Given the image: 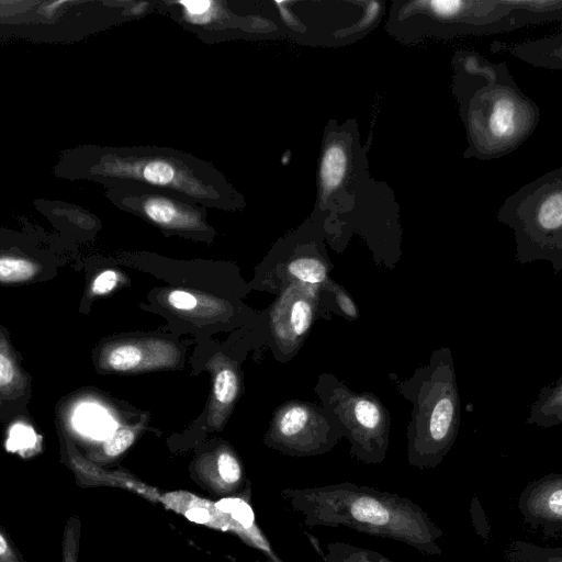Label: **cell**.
Wrapping results in <instances>:
<instances>
[{"mask_svg": "<svg viewBox=\"0 0 562 562\" xmlns=\"http://www.w3.org/2000/svg\"><path fill=\"white\" fill-rule=\"evenodd\" d=\"M311 217L336 235L357 232L374 247H397L400 205L394 190L371 176L356 119L324 127Z\"/></svg>", "mask_w": 562, "mask_h": 562, "instance_id": "6da1fadb", "label": "cell"}, {"mask_svg": "<svg viewBox=\"0 0 562 562\" xmlns=\"http://www.w3.org/2000/svg\"><path fill=\"white\" fill-rule=\"evenodd\" d=\"M450 64L451 91L465 132L463 158H502L532 135L539 106L521 91L506 63L458 49Z\"/></svg>", "mask_w": 562, "mask_h": 562, "instance_id": "7a4b0ae2", "label": "cell"}, {"mask_svg": "<svg viewBox=\"0 0 562 562\" xmlns=\"http://www.w3.org/2000/svg\"><path fill=\"white\" fill-rule=\"evenodd\" d=\"M561 20L562 0H393L385 32L403 45H417Z\"/></svg>", "mask_w": 562, "mask_h": 562, "instance_id": "3957f363", "label": "cell"}, {"mask_svg": "<svg viewBox=\"0 0 562 562\" xmlns=\"http://www.w3.org/2000/svg\"><path fill=\"white\" fill-rule=\"evenodd\" d=\"M301 508L313 526H344L426 555L442 553L441 529L418 504L395 493L345 482L302 492Z\"/></svg>", "mask_w": 562, "mask_h": 562, "instance_id": "277c9868", "label": "cell"}, {"mask_svg": "<svg viewBox=\"0 0 562 562\" xmlns=\"http://www.w3.org/2000/svg\"><path fill=\"white\" fill-rule=\"evenodd\" d=\"M91 170L113 184L172 191L206 209L240 212L247 206L244 194L214 165L176 148L142 145L108 149Z\"/></svg>", "mask_w": 562, "mask_h": 562, "instance_id": "5b68a950", "label": "cell"}, {"mask_svg": "<svg viewBox=\"0 0 562 562\" xmlns=\"http://www.w3.org/2000/svg\"><path fill=\"white\" fill-rule=\"evenodd\" d=\"M514 229L519 254L559 256L562 246V167L524 184L497 211Z\"/></svg>", "mask_w": 562, "mask_h": 562, "instance_id": "8992f818", "label": "cell"}, {"mask_svg": "<svg viewBox=\"0 0 562 562\" xmlns=\"http://www.w3.org/2000/svg\"><path fill=\"white\" fill-rule=\"evenodd\" d=\"M114 194L122 209L164 232L198 237L214 232L207 209L176 192L131 183L117 186Z\"/></svg>", "mask_w": 562, "mask_h": 562, "instance_id": "52a82bcc", "label": "cell"}, {"mask_svg": "<svg viewBox=\"0 0 562 562\" xmlns=\"http://www.w3.org/2000/svg\"><path fill=\"white\" fill-rule=\"evenodd\" d=\"M518 509L524 521L546 537L562 535V474L550 473L521 491Z\"/></svg>", "mask_w": 562, "mask_h": 562, "instance_id": "ba28073f", "label": "cell"}, {"mask_svg": "<svg viewBox=\"0 0 562 562\" xmlns=\"http://www.w3.org/2000/svg\"><path fill=\"white\" fill-rule=\"evenodd\" d=\"M165 342H128L114 347L106 356L108 366L114 371H133L170 364L175 355L154 356V350L160 348Z\"/></svg>", "mask_w": 562, "mask_h": 562, "instance_id": "9c48e42d", "label": "cell"}, {"mask_svg": "<svg viewBox=\"0 0 562 562\" xmlns=\"http://www.w3.org/2000/svg\"><path fill=\"white\" fill-rule=\"evenodd\" d=\"M493 48L496 50H506L520 60L538 68L549 70L562 69V35L546 37L514 45H506L494 42Z\"/></svg>", "mask_w": 562, "mask_h": 562, "instance_id": "30bf717a", "label": "cell"}, {"mask_svg": "<svg viewBox=\"0 0 562 562\" xmlns=\"http://www.w3.org/2000/svg\"><path fill=\"white\" fill-rule=\"evenodd\" d=\"M503 554L507 562H562V548H547L521 540L508 542Z\"/></svg>", "mask_w": 562, "mask_h": 562, "instance_id": "8fae6325", "label": "cell"}, {"mask_svg": "<svg viewBox=\"0 0 562 562\" xmlns=\"http://www.w3.org/2000/svg\"><path fill=\"white\" fill-rule=\"evenodd\" d=\"M326 562H393L380 552L350 543L335 542L327 547Z\"/></svg>", "mask_w": 562, "mask_h": 562, "instance_id": "7c38bea8", "label": "cell"}, {"mask_svg": "<svg viewBox=\"0 0 562 562\" xmlns=\"http://www.w3.org/2000/svg\"><path fill=\"white\" fill-rule=\"evenodd\" d=\"M289 272L310 284L322 283L327 277V268L322 260L316 257H300L288 265Z\"/></svg>", "mask_w": 562, "mask_h": 562, "instance_id": "4fadbf2b", "label": "cell"}, {"mask_svg": "<svg viewBox=\"0 0 562 562\" xmlns=\"http://www.w3.org/2000/svg\"><path fill=\"white\" fill-rule=\"evenodd\" d=\"M37 271L36 266L23 258H0V281L19 282L32 278Z\"/></svg>", "mask_w": 562, "mask_h": 562, "instance_id": "5bb4252c", "label": "cell"}, {"mask_svg": "<svg viewBox=\"0 0 562 562\" xmlns=\"http://www.w3.org/2000/svg\"><path fill=\"white\" fill-rule=\"evenodd\" d=\"M81 522L78 516L67 518L61 541V562H78Z\"/></svg>", "mask_w": 562, "mask_h": 562, "instance_id": "9a60e30c", "label": "cell"}, {"mask_svg": "<svg viewBox=\"0 0 562 562\" xmlns=\"http://www.w3.org/2000/svg\"><path fill=\"white\" fill-rule=\"evenodd\" d=\"M213 391L217 403L221 405L232 404L238 391L235 372L229 368L221 369L214 378Z\"/></svg>", "mask_w": 562, "mask_h": 562, "instance_id": "2e32d148", "label": "cell"}, {"mask_svg": "<svg viewBox=\"0 0 562 562\" xmlns=\"http://www.w3.org/2000/svg\"><path fill=\"white\" fill-rule=\"evenodd\" d=\"M313 319V308L303 297L296 299L290 306L289 328L293 336L300 337L310 328Z\"/></svg>", "mask_w": 562, "mask_h": 562, "instance_id": "e0dca14e", "label": "cell"}, {"mask_svg": "<svg viewBox=\"0 0 562 562\" xmlns=\"http://www.w3.org/2000/svg\"><path fill=\"white\" fill-rule=\"evenodd\" d=\"M139 426L123 427L117 429L102 446V456L115 458L122 454L134 442Z\"/></svg>", "mask_w": 562, "mask_h": 562, "instance_id": "ac0fdd59", "label": "cell"}, {"mask_svg": "<svg viewBox=\"0 0 562 562\" xmlns=\"http://www.w3.org/2000/svg\"><path fill=\"white\" fill-rule=\"evenodd\" d=\"M308 412L302 406L288 408L279 419V430L285 437H293L307 425Z\"/></svg>", "mask_w": 562, "mask_h": 562, "instance_id": "d6986e66", "label": "cell"}, {"mask_svg": "<svg viewBox=\"0 0 562 562\" xmlns=\"http://www.w3.org/2000/svg\"><path fill=\"white\" fill-rule=\"evenodd\" d=\"M216 470L220 479L227 485L238 483L241 470L237 459L229 452L223 451L216 460Z\"/></svg>", "mask_w": 562, "mask_h": 562, "instance_id": "ffe728a7", "label": "cell"}, {"mask_svg": "<svg viewBox=\"0 0 562 562\" xmlns=\"http://www.w3.org/2000/svg\"><path fill=\"white\" fill-rule=\"evenodd\" d=\"M0 562H26L21 551L0 525Z\"/></svg>", "mask_w": 562, "mask_h": 562, "instance_id": "44dd1931", "label": "cell"}, {"mask_svg": "<svg viewBox=\"0 0 562 562\" xmlns=\"http://www.w3.org/2000/svg\"><path fill=\"white\" fill-rule=\"evenodd\" d=\"M470 514L476 533L480 535L485 540H487L490 538L491 528L488 526L486 516L476 496H474L471 502Z\"/></svg>", "mask_w": 562, "mask_h": 562, "instance_id": "7402d4cb", "label": "cell"}, {"mask_svg": "<svg viewBox=\"0 0 562 562\" xmlns=\"http://www.w3.org/2000/svg\"><path fill=\"white\" fill-rule=\"evenodd\" d=\"M168 303L180 311H192L198 305L196 297L183 290H173L168 294Z\"/></svg>", "mask_w": 562, "mask_h": 562, "instance_id": "603a6c76", "label": "cell"}, {"mask_svg": "<svg viewBox=\"0 0 562 562\" xmlns=\"http://www.w3.org/2000/svg\"><path fill=\"white\" fill-rule=\"evenodd\" d=\"M119 274L114 270H105L98 274L92 283V292L94 294H106L111 292L117 284Z\"/></svg>", "mask_w": 562, "mask_h": 562, "instance_id": "cb8c5ba5", "label": "cell"}, {"mask_svg": "<svg viewBox=\"0 0 562 562\" xmlns=\"http://www.w3.org/2000/svg\"><path fill=\"white\" fill-rule=\"evenodd\" d=\"M13 376L14 370L10 359L5 355L0 353V386L11 383Z\"/></svg>", "mask_w": 562, "mask_h": 562, "instance_id": "d4e9b609", "label": "cell"}, {"mask_svg": "<svg viewBox=\"0 0 562 562\" xmlns=\"http://www.w3.org/2000/svg\"><path fill=\"white\" fill-rule=\"evenodd\" d=\"M337 302L340 310L351 318L358 316L357 308L352 302V300L344 292L337 293Z\"/></svg>", "mask_w": 562, "mask_h": 562, "instance_id": "484cf974", "label": "cell"}, {"mask_svg": "<svg viewBox=\"0 0 562 562\" xmlns=\"http://www.w3.org/2000/svg\"><path fill=\"white\" fill-rule=\"evenodd\" d=\"M237 510L234 513L236 519H239L240 522L248 525L251 520V510L248 506L243 505V508H236Z\"/></svg>", "mask_w": 562, "mask_h": 562, "instance_id": "4316f807", "label": "cell"}, {"mask_svg": "<svg viewBox=\"0 0 562 562\" xmlns=\"http://www.w3.org/2000/svg\"><path fill=\"white\" fill-rule=\"evenodd\" d=\"M189 516L191 519H195L196 521H203V518H207V513L203 509H199L191 512Z\"/></svg>", "mask_w": 562, "mask_h": 562, "instance_id": "83f0119b", "label": "cell"}]
</instances>
